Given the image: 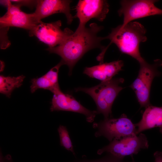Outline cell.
I'll return each instance as SVG.
<instances>
[{
    "label": "cell",
    "mask_w": 162,
    "mask_h": 162,
    "mask_svg": "<svg viewBox=\"0 0 162 162\" xmlns=\"http://www.w3.org/2000/svg\"><path fill=\"white\" fill-rule=\"evenodd\" d=\"M124 65L121 60L102 63L90 67H86L83 73L92 78L105 82L110 80L122 70Z\"/></svg>",
    "instance_id": "12"
},
{
    "label": "cell",
    "mask_w": 162,
    "mask_h": 162,
    "mask_svg": "<svg viewBox=\"0 0 162 162\" xmlns=\"http://www.w3.org/2000/svg\"><path fill=\"white\" fill-rule=\"evenodd\" d=\"M161 64L158 61L153 64L145 62L140 64L138 76L130 85L134 91L137 99L141 107L145 108L151 105L149 96L151 87L154 78L159 74L157 68Z\"/></svg>",
    "instance_id": "6"
},
{
    "label": "cell",
    "mask_w": 162,
    "mask_h": 162,
    "mask_svg": "<svg viewBox=\"0 0 162 162\" xmlns=\"http://www.w3.org/2000/svg\"><path fill=\"white\" fill-rule=\"evenodd\" d=\"M25 77L23 75L17 77L6 76L0 75V93L5 95L8 98H10L13 91L22 85Z\"/></svg>",
    "instance_id": "16"
},
{
    "label": "cell",
    "mask_w": 162,
    "mask_h": 162,
    "mask_svg": "<svg viewBox=\"0 0 162 162\" xmlns=\"http://www.w3.org/2000/svg\"><path fill=\"white\" fill-rule=\"evenodd\" d=\"M64 64L61 61L52 68L44 75L32 80L30 90L32 93L39 88L47 89L50 91L53 88L59 85L58 82V73L60 67Z\"/></svg>",
    "instance_id": "15"
},
{
    "label": "cell",
    "mask_w": 162,
    "mask_h": 162,
    "mask_svg": "<svg viewBox=\"0 0 162 162\" xmlns=\"http://www.w3.org/2000/svg\"><path fill=\"white\" fill-rule=\"evenodd\" d=\"M137 128V134L155 127L159 128L162 134V106L150 105L144 111L140 121L135 124Z\"/></svg>",
    "instance_id": "13"
},
{
    "label": "cell",
    "mask_w": 162,
    "mask_h": 162,
    "mask_svg": "<svg viewBox=\"0 0 162 162\" xmlns=\"http://www.w3.org/2000/svg\"><path fill=\"white\" fill-rule=\"evenodd\" d=\"M103 27L93 23L89 27H78L74 32L67 36L58 45L48 47L47 50L50 53L56 54L62 58L64 64L69 68V74L78 61L90 50L99 48L103 51L105 47L101 44L105 37H100L98 33Z\"/></svg>",
    "instance_id": "1"
},
{
    "label": "cell",
    "mask_w": 162,
    "mask_h": 162,
    "mask_svg": "<svg viewBox=\"0 0 162 162\" xmlns=\"http://www.w3.org/2000/svg\"><path fill=\"white\" fill-rule=\"evenodd\" d=\"M94 127L98 128L96 136H104L110 142L113 139L137 135V128L124 114L117 118H104Z\"/></svg>",
    "instance_id": "4"
},
{
    "label": "cell",
    "mask_w": 162,
    "mask_h": 162,
    "mask_svg": "<svg viewBox=\"0 0 162 162\" xmlns=\"http://www.w3.org/2000/svg\"><path fill=\"white\" fill-rule=\"evenodd\" d=\"M155 162H162V152L156 151L154 154Z\"/></svg>",
    "instance_id": "20"
},
{
    "label": "cell",
    "mask_w": 162,
    "mask_h": 162,
    "mask_svg": "<svg viewBox=\"0 0 162 162\" xmlns=\"http://www.w3.org/2000/svg\"><path fill=\"white\" fill-rule=\"evenodd\" d=\"M146 33V29L141 24L131 22L112 28L105 38L110 40V44H114L121 52L131 56L140 64L146 61L139 50L140 43L147 40Z\"/></svg>",
    "instance_id": "2"
},
{
    "label": "cell",
    "mask_w": 162,
    "mask_h": 162,
    "mask_svg": "<svg viewBox=\"0 0 162 162\" xmlns=\"http://www.w3.org/2000/svg\"><path fill=\"white\" fill-rule=\"evenodd\" d=\"M72 1L67 0H37L36 9L33 13L35 19L39 24L41 20L52 14L62 13L65 14L68 24L73 19L70 12V4Z\"/></svg>",
    "instance_id": "11"
},
{
    "label": "cell",
    "mask_w": 162,
    "mask_h": 162,
    "mask_svg": "<svg viewBox=\"0 0 162 162\" xmlns=\"http://www.w3.org/2000/svg\"><path fill=\"white\" fill-rule=\"evenodd\" d=\"M61 21L46 23L42 21L29 32L30 36H34L41 41L52 47L59 45L69 34L73 32L68 28L62 30Z\"/></svg>",
    "instance_id": "9"
},
{
    "label": "cell",
    "mask_w": 162,
    "mask_h": 162,
    "mask_svg": "<svg viewBox=\"0 0 162 162\" xmlns=\"http://www.w3.org/2000/svg\"><path fill=\"white\" fill-rule=\"evenodd\" d=\"M124 81L122 78L112 79L91 88H78L75 91H82L90 96L96 105L98 113L102 114L104 118H107L111 115L114 101L124 88L120 85Z\"/></svg>",
    "instance_id": "3"
},
{
    "label": "cell",
    "mask_w": 162,
    "mask_h": 162,
    "mask_svg": "<svg viewBox=\"0 0 162 162\" xmlns=\"http://www.w3.org/2000/svg\"><path fill=\"white\" fill-rule=\"evenodd\" d=\"M148 142L146 135L140 133L138 136L113 139L108 145L98 151L100 154L105 152L123 159L124 157L136 154L142 149H148Z\"/></svg>",
    "instance_id": "5"
},
{
    "label": "cell",
    "mask_w": 162,
    "mask_h": 162,
    "mask_svg": "<svg viewBox=\"0 0 162 162\" xmlns=\"http://www.w3.org/2000/svg\"><path fill=\"white\" fill-rule=\"evenodd\" d=\"M154 0H122L118 11L123 16V25L133 20L148 16L162 15V10L155 5Z\"/></svg>",
    "instance_id": "7"
},
{
    "label": "cell",
    "mask_w": 162,
    "mask_h": 162,
    "mask_svg": "<svg viewBox=\"0 0 162 162\" xmlns=\"http://www.w3.org/2000/svg\"><path fill=\"white\" fill-rule=\"evenodd\" d=\"M133 162H134L133 161Z\"/></svg>",
    "instance_id": "22"
},
{
    "label": "cell",
    "mask_w": 162,
    "mask_h": 162,
    "mask_svg": "<svg viewBox=\"0 0 162 162\" xmlns=\"http://www.w3.org/2000/svg\"><path fill=\"white\" fill-rule=\"evenodd\" d=\"M0 162H13V161L10 155L8 154L3 157L1 152Z\"/></svg>",
    "instance_id": "21"
},
{
    "label": "cell",
    "mask_w": 162,
    "mask_h": 162,
    "mask_svg": "<svg viewBox=\"0 0 162 162\" xmlns=\"http://www.w3.org/2000/svg\"><path fill=\"white\" fill-rule=\"evenodd\" d=\"M0 23L1 28L15 27L29 31L38 24L33 13L27 14L21 10L12 15L5 14L0 18Z\"/></svg>",
    "instance_id": "14"
},
{
    "label": "cell",
    "mask_w": 162,
    "mask_h": 162,
    "mask_svg": "<svg viewBox=\"0 0 162 162\" xmlns=\"http://www.w3.org/2000/svg\"><path fill=\"white\" fill-rule=\"evenodd\" d=\"M109 7L106 0H79L76 7V15L79 20L78 27H85L87 22L92 19L103 21L109 12Z\"/></svg>",
    "instance_id": "10"
},
{
    "label": "cell",
    "mask_w": 162,
    "mask_h": 162,
    "mask_svg": "<svg viewBox=\"0 0 162 162\" xmlns=\"http://www.w3.org/2000/svg\"><path fill=\"white\" fill-rule=\"evenodd\" d=\"M50 91L53 94L50 110L71 111L84 115L87 121L92 122L98 114L97 111L89 110L83 106L71 95L65 94L61 90L59 85L55 86Z\"/></svg>",
    "instance_id": "8"
},
{
    "label": "cell",
    "mask_w": 162,
    "mask_h": 162,
    "mask_svg": "<svg viewBox=\"0 0 162 162\" xmlns=\"http://www.w3.org/2000/svg\"><path fill=\"white\" fill-rule=\"evenodd\" d=\"M11 2L15 4L20 5L21 6L24 5L30 8L34 5L36 6L37 0H10Z\"/></svg>",
    "instance_id": "18"
},
{
    "label": "cell",
    "mask_w": 162,
    "mask_h": 162,
    "mask_svg": "<svg viewBox=\"0 0 162 162\" xmlns=\"http://www.w3.org/2000/svg\"><path fill=\"white\" fill-rule=\"evenodd\" d=\"M90 162H124L122 159L117 158L112 154L98 160Z\"/></svg>",
    "instance_id": "19"
},
{
    "label": "cell",
    "mask_w": 162,
    "mask_h": 162,
    "mask_svg": "<svg viewBox=\"0 0 162 162\" xmlns=\"http://www.w3.org/2000/svg\"><path fill=\"white\" fill-rule=\"evenodd\" d=\"M58 131L60 137L61 146L74 154L73 145L66 127L60 125L58 128Z\"/></svg>",
    "instance_id": "17"
}]
</instances>
